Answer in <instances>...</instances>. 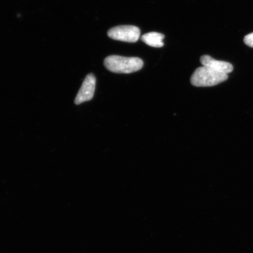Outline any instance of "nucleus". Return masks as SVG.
Wrapping results in <instances>:
<instances>
[{
	"mask_svg": "<svg viewBox=\"0 0 253 253\" xmlns=\"http://www.w3.org/2000/svg\"><path fill=\"white\" fill-rule=\"evenodd\" d=\"M246 45L253 47V33L249 34L244 38Z\"/></svg>",
	"mask_w": 253,
	"mask_h": 253,
	"instance_id": "obj_7",
	"label": "nucleus"
},
{
	"mask_svg": "<svg viewBox=\"0 0 253 253\" xmlns=\"http://www.w3.org/2000/svg\"><path fill=\"white\" fill-rule=\"evenodd\" d=\"M201 64L212 70L222 74H228L233 71V66L231 63L224 61H217L210 55H203L201 57Z\"/></svg>",
	"mask_w": 253,
	"mask_h": 253,
	"instance_id": "obj_5",
	"label": "nucleus"
},
{
	"mask_svg": "<svg viewBox=\"0 0 253 253\" xmlns=\"http://www.w3.org/2000/svg\"><path fill=\"white\" fill-rule=\"evenodd\" d=\"M96 79L92 74H88L85 78L80 90H79L75 100L76 104H80L87 102L93 99L95 87H96Z\"/></svg>",
	"mask_w": 253,
	"mask_h": 253,
	"instance_id": "obj_4",
	"label": "nucleus"
},
{
	"mask_svg": "<svg viewBox=\"0 0 253 253\" xmlns=\"http://www.w3.org/2000/svg\"><path fill=\"white\" fill-rule=\"evenodd\" d=\"M140 30L134 25H120L111 28L107 32L110 39L126 42H137L140 38Z\"/></svg>",
	"mask_w": 253,
	"mask_h": 253,
	"instance_id": "obj_3",
	"label": "nucleus"
},
{
	"mask_svg": "<svg viewBox=\"0 0 253 253\" xmlns=\"http://www.w3.org/2000/svg\"><path fill=\"white\" fill-rule=\"evenodd\" d=\"M104 65L107 70L115 74H129L140 71L144 62L137 57L110 55L104 59Z\"/></svg>",
	"mask_w": 253,
	"mask_h": 253,
	"instance_id": "obj_1",
	"label": "nucleus"
},
{
	"mask_svg": "<svg viewBox=\"0 0 253 253\" xmlns=\"http://www.w3.org/2000/svg\"><path fill=\"white\" fill-rule=\"evenodd\" d=\"M227 79V74L213 71L203 66L196 69L191 78V83L196 87H211L222 83Z\"/></svg>",
	"mask_w": 253,
	"mask_h": 253,
	"instance_id": "obj_2",
	"label": "nucleus"
},
{
	"mask_svg": "<svg viewBox=\"0 0 253 253\" xmlns=\"http://www.w3.org/2000/svg\"><path fill=\"white\" fill-rule=\"evenodd\" d=\"M165 38L164 34L156 32H151L143 35L141 37L142 42L152 47H161L164 45L163 40Z\"/></svg>",
	"mask_w": 253,
	"mask_h": 253,
	"instance_id": "obj_6",
	"label": "nucleus"
}]
</instances>
